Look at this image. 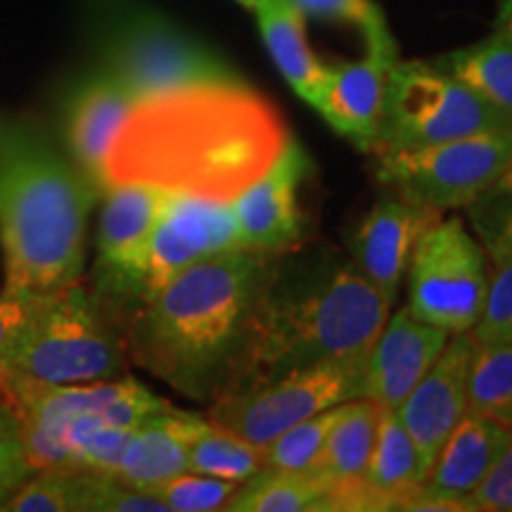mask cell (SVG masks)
I'll return each mask as SVG.
<instances>
[{
  "mask_svg": "<svg viewBox=\"0 0 512 512\" xmlns=\"http://www.w3.org/2000/svg\"><path fill=\"white\" fill-rule=\"evenodd\" d=\"M311 159L297 140H287L275 162L235 197L233 214L240 242L259 252H290L304 242V214L299 190Z\"/></svg>",
  "mask_w": 512,
  "mask_h": 512,
  "instance_id": "5bb4252c",
  "label": "cell"
},
{
  "mask_svg": "<svg viewBox=\"0 0 512 512\" xmlns=\"http://www.w3.org/2000/svg\"><path fill=\"white\" fill-rule=\"evenodd\" d=\"M470 335L475 342L512 344V264H498L491 271L482 316L477 318Z\"/></svg>",
  "mask_w": 512,
  "mask_h": 512,
  "instance_id": "e575fe53",
  "label": "cell"
},
{
  "mask_svg": "<svg viewBox=\"0 0 512 512\" xmlns=\"http://www.w3.org/2000/svg\"><path fill=\"white\" fill-rule=\"evenodd\" d=\"M439 216V211L420 207L387 190L377 197L349 238L351 261L387 304H394L399 297L401 278L406 275L415 242Z\"/></svg>",
  "mask_w": 512,
  "mask_h": 512,
  "instance_id": "9a60e30c",
  "label": "cell"
},
{
  "mask_svg": "<svg viewBox=\"0 0 512 512\" xmlns=\"http://www.w3.org/2000/svg\"><path fill=\"white\" fill-rule=\"evenodd\" d=\"M389 309L354 261L332 247L302 242L283 252L256 309L233 392L330 358L366 354Z\"/></svg>",
  "mask_w": 512,
  "mask_h": 512,
  "instance_id": "277c9868",
  "label": "cell"
},
{
  "mask_svg": "<svg viewBox=\"0 0 512 512\" xmlns=\"http://www.w3.org/2000/svg\"><path fill=\"white\" fill-rule=\"evenodd\" d=\"M280 256L245 247L214 256L131 306L119 316L128 363L192 401L233 392Z\"/></svg>",
  "mask_w": 512,
  "mask_h": 512,
  "instance_id": "7a4b0ae2",
  "label": "cell"
},
{
  "mask_svg": "<svg viewBox=\"0 0 512 512\" xmlns=\"http://www.w3.org/2000/svg\"><path fill=\"white\" fill-rule=\"evenodd\" d=\"M235 3L242 5V8H245V10H254V8H256V3H259V0H235Z\"/></svg>",
  "mask_w": 512,
  "mask_h": 512,
  "instance_id": "b9f144b4",
  "label": "cell"
},
{
  "mask_svg": "<svg viewBox=\"0 0 512 512\" xmlns=\"http://www.w3.org/2000/svg\"><path fill=\"white\" fill-rule=\"evenodd\" d=\"M396 60L399 50L394 41L368 46V53L361 60L330 67L328 83L316 110L339 136L368 155L375 152L389 72Z\"/></svg>",
  "mask_w": 512,
  "mask_h": 512,
  "instance_id": "e0dca14e",
  "label": "cell"
},
{
  "mask_svg": "<svg viewBox=\"0 0 512 512\" xmlns=\"http://www.w3.org/2000/svg\"><path fill=\"white\" fill-rule=\"evenodd\" d=\"M366 354L330 358L223 394L209 403L207 418L256 446L271 444L297 422L361 399L366 389Z\"/></svg>",
  "mask_w": 512,
  "mask_h": 512,
  "instance_id": "9c48e42d",
  "label": "cell"
},
{
  "mask_svg": "<svg viewBox=\"0 0 512 512\" xmlns=\"http://www.w3.org/2000/svg\"><path fill=\"white\" fill-rule=\"evenodd\" d=\"M292 3L306 19L349 24L358 29L366 46L394 43L384 12L375 0H292Z\"/></svg>",
  "mask_w": 512,
  "mask_h": 512,
  "instance_id": "836d02e7",
  "label": "cell"
},
{
  "mask_svg": "<svg viewBox=\"0 0 512 512\" xmlns=\"http://www.w3.org/2000/svg\"><path fill=\"white\" fill-rule=\"evenodd\" d=\"M510 439L512 427L465 413L439 448L420 494L467 498L489 477Z\"/></svg>",
  "mask_w": 512,
  "mask_h": 512,
  "instance_id": "ffe728a7",
  "label": "cell"
},
{
  "mask_svg": "<svg viewBox=\"0 0 512 512\" xmlns=\"http://www.w3.org/2000/svg\"><path fill=\"white\" fill-rule=\"evenodd\" d=\"M465 501L472 512H512V439L489 477Z\"/></svg>",
  "mask_w": 512,
  "mask_h": 512,
  "instance_id": "8d00e7d4",
  "label": "cell"
},
{
  "mask_svg": "<svg viewBox=\"0 0 512 512\" xmlns=\"http://www.w3.org/2000/svg\"><path fill=\"white\" fill-rule=\"evenodd\" d=\"M79 512H169L157 496L102 472H79Z\"/></svg>",
  "mask_w": 512,
  "mask_h": 512,
  "instance_id": "d6a6232c",
  "label": "cell"
},
{
  "mask_svg": "<svg viewBox=\"0 0 512 512\" xmlns=\"http://www.w3.org/2000/svg\"><path fill=\"white\" fill-rule=\"evenodd\" d=\"M240 482L200 475V472H183L166 482L147 489V494L157 496L169 512H211L223 510L230 496L238 491Z\"/></svg>",
  "mask_w": 512,
  "mask_h": 512,
  "instance_id": "1f68e13d",
  "label": "cell"
},
{
  "mask_svg": "<svg viewBox=\"0 0 512 512\" xmlns=\"http://www.w3.org/2000/svg\"><path fill=\"white\" fill-rule=\"evenodd\" d=\"M494 31L508 36L512 41V0H496Z\"/></svg>",
  "mask_w": 512,
  "mask_h": 512,
  "instance_id": "f35d334b",
  "label": "cell"
},
{
  "mask_svg": "<svg viewBox=\"0 0 512 512\" xmlns=\"http://www.w3.org/2000/svg\"><path fill=\"white\" fill-rule=\"evenodd\" d=\"M226 512H328V482L313 470H261L238 486Z\"/></svg>",
  "mask_w": 512,
  "mask_h": 512,
  "instance_id": "484cf974",
  "label": "cell"
},
{
  "mask_svg": "<svg viewBox=\"0 0 512 512\" xmlns=\"http://www.w3.org/2000/svg\"><path fill=\"white\" fill-rule=\"evenodd\" d=\"M496 188H503V190H512V164L508 166V171L501 176V181L496 183Z\"/></svg>",
  "mask_w": 512,
  "mask_h": 512,
  "instance_id": "ab89813d",
  "label": "cell"
},
{
  "mask_svg": "<svg viewBox=\"0 0 512 512\" xmlns=\"http://www.w3.org/2000/svg\"><path fill=\"white\" fill-rule=\"evenodd\" d=\"M188 470L242 484L264 470V451L252 441L207 422L188 446Z\"/></svg>",
  "mask_w": 512,
  "mask_h": 512,
  "instance_id": "83f0119b",
  "label": "cell"
},
{
  "mask_svg": "<svg viewBox=\"0 0 512 512\" xmlns=\"http://www.w3.org/2000/svg\"><path fill=\"white\" fill-rule=\"evenodd\" d=\"M5 512H79V472L38 470L0 505Z\"/></svg>",
  "mask_w": 512,
  "mask_h": 512,
  "instance_id": "4dcf8cb0",
  "label": "cell"
},
{
  "mask_svg": "<svg viewBox=\"0 0 512 512\" xmlns=\"http://www.w3.org/2000/svg\"><path fill=\"white\" fill-rule=\"evenodd\" d=\"M382 411V406L366 396L344 403L342 415L330 430L318 458L309 467L328 482V489L363 482L370 456H373Z\"/></svg>",
  "mask_w": 512,
  "mask_h": 512,
  "instance_id": "cb8c5ba5",
  "label": "cell"
},
{
  "mask_svg": "<svg viewBox=\"0 0 512 512\" xmlns=\"http://www.w3.org/2000/svg\"><path fill=\"white\" fill-rule=\"evenodd\" d=\"M126 366L117 313L79 280L34 297L22 332L0 358V394L114 380L126 375Z\"/></svg>",
  "mask_w": 512,
  "mask_h": 512,
  "instance_id": "8992f818",
  "label": "cell"
},
{
  "mask_svg": "<svg viewBox=\"0 0 512 512\" xmlns=\"http://www.w3.org/2000/svg\"><path fill=\"white\" fill-rule=\"evenodd\" d=\"M465 214L494 266L512 264V190L494 185L467 204Z\"/></svg>",
  "mask_w": 512,
  "mask_h": 512,
  "instance_id": "f546056e",
  "label": "cell"
},
{
  "mask_svg": "<svg viewBox=\"0 0 512 512\" xmlns=\"http://www.w3.org/2000/svg\"><path fill=\"white\" fill-rule=\"evenodd\" d=\"M5 406L17 422L31 470L114 475L126 441L150 415L171 411L131 375L62 387H15Z\"/></svg>",
  "mask_w": 512,
  "mask_h": 512,
  "instance_id": "5b68a950",
  "label": "cell"
},
{
  "mask_svg": "<svg viewBox=\"0 0 512 512\" xmlns=\"http://www.w3.org/2000/svg\"><path fill=\"white\" fill-rule=\"evenodd\" d=\"M375 159L377 181L403 200L439 214L465 209L494 188L512 164V126Z\"/></svg>",
  "mask_w": 512,
  "mask_h": 512,
  "instance_id": "30bf717a",
  "label": "cell"
},
{
  "mask_svg": "<svg viewBox=\"0 0 512 512\" xmlns=\"http://www.w3.org/2000/svg\"><path fill=\"white\" fill-rule=\"evenodd\" d=\"M512 126V119L430 60H396L373 155L418 150Z\"/></svg>",
  "mask_w": 512,
  "mask_h": 512,
  "instance_id": "ba28073f",
  "label": "cell"
},
{
  "mask_svg": "<svg viewBox=\"0 0 512 512\" xmlns=\"http://www.w3.org/2000/svg\"><path fill=\"white\" fill-rule=\"evenodd\" d=\"M484 247L460 216H439L415 242L406 266L408 304L415 318L448 335L470 332L489 292Z\"/></svg>",
  "mask_w": 512,
  "mask_h": 512,
  "instance_id": "8fae6325",
  "label": "cell"
},
{
  "mask_svg": "<svg viewBox=\"0 0 512 512\" xmlns=\"http://www.w3.org/2000/svg\"><path fill=\"white\" fill-rule=\"evenodd\" d=\"M425 479L418 448L403 427L399 413L382 411L373 456L363 477L377 512L406 508V503L420 494Z\"/></svg>",
  "mask_w": 512,
  "mask_h": 512,
  "instance_id": "603a6c76",
  "label": "cell"
},
{
  "mask_svg": "<svg viewBox=\"0 0 512 512\" xmlns=\"http://www.w3.org/2000/svg\"><path fill=\"white\" fill-rule=\"evenodd\" d=\"M162 202L164 190L143 183H119L105 190L93 292L117 318L140 297L147 247Z\"/></svg>",
  "mask_w": 512,
  "mask_h": 512,
  "instance_id": "4fadbf2b",
  "label": "cell"
},
{
  "mask_svg": "<svg viewBox=\"0 0 512 512\" xmlns=\"http://www.w3.org/2000/svg\"><path fill=\"white\" fill-rule=\"evenodd\" d=\"M448 337L446 330L415 318L408 309L396 311L366 354L363 396L384 411H396L434 366Z\"/></svg>",
  "mask_w": 512,
  "mask_h": 512,
  "instance_id": "ac0fdd59",
  "label": "cell"
},
{
  "mask_svg": "<svg viewBox=\"0 0 512 512\" xmlns=\"http://www.w3.org/2000/svg\"><path fill=\"white\" fill-rule=\"evenodd\" d=\"M252 12L275 69L306 105L318 110L330 64L313 53L306 38V17L292 0H259Z\"/></svg>",
  "mask_w": 512,
  "mask_h": 512,
  "instance_id": "7402d4cb",
  "label": "cell"
},
{
  "mask_svg": "<svg viewBox=\"0 0 512 512\" xmlns=\"http://www.w3.org/2000/svg\"><path fill=\"white\" fill-rule=\"evenodd\" d=\"M98 195V185L36 121L0 114L5 292L41 297L79 283Z\"/></svg>",
  "mask_w": 512,
  "mask_h": 512,
  "instance_id": "3957f363",
  "label": "cell"
},
{
  "mask_svg": "<svg viewBox=\"0 0 512 512\" xmlns=\"http://www.w3.org/2000/svg\"><path fill=\"white\" fill-rule=\"evenodd\" d=\"M467 413L512 427L510 342H475L467 368Z\"/></svg>",
  "mask_w": 512,
  "mask_h": 512,
  "instance_id": "4316f807",
  "label": "cell"
},
{
  "mask_svg": "<svg viewBox=\"0 0 512 512\" xmlns=\"http://www.w3.org/2000/svg\"><path fill=\"white\" fill-rule=\"evenodd\" d=\"M235 249H242V242L233 204L164 190L162 209L147 247L138 302L157 294L190 266Z\"/></svg>",
  "mask_w": 512,
  "mask_h": 512,
  "instance_id": "7c38bea8",
  "label": "cell"
},
{
  "mask_svg": "<svg viewBox=\"0 0 512 512\" xmlns=\"http://www.w3.org/2000/svg\"><path fill=\"white\" fill-rule=\"evenodd\" d=\"M100 72L147 100L200 83L235 79L207 46L138 0H91Z\"/></svg>",
  "mask_w": 512,
  "mask_h": 512,
  "instance_id": "52a82bcc",
  "label": "cell"
},
{
  "mask_svg": "<svg viewBox=\"0 0 512 512\" xmlns=\"http://www.w3.org/2000/svg\"><path fill=\"white\" fill-rule=\"evenodd\" d=\"M34 475L27 451L19 439L15 418L0 425V505Z\"/></svg>",
  "mask_w": 512,
  "mask_h": 512,
  "instance_id": "d590c367",
  "label": "cell"
},
{
  "mask_svg": "<svg viewBox=\"0 0 512 512\" xmlns=\"http://www.w3.org/2000/svg\"><path fill=\"white\" fill-rule=\"evenodd\" d=\"M207 418L178 408L150 415L126 441L114 477L136 489H152L166 479L188 472V446L207 427Z\"/></svg>",
  "mask_w": 512,
  "mask_h": 512,
  "instance_id": "44dd1931",
  "label": "cell"
},
{
  "mask_svg": "<svg viewBox=\"0 0 512 512\" xmlns=\"http://www.w3.org/2000/svg\"><path fill=\"white\" fill-rule=\"evenodd\" d=\"M430 62L512 119V41L508 36L494 31L482 41L432 57Z\"/></svg>",
  "mask_w": 512,
  "mask_h": 512,
  "instance_id": "d4e9b609",
  "label": "cell"
},
{
  "mask_svg": "<svg viewBox=\"0 0 512 512\" xmlns=\"http://www.w3.org/2000/svg\"><path fill=\"white\" fill-rule=\"evenodd\" d=\"M290 140L283 117L240 76L138 100L114 138L105 190L143 183L233 202Z\"/></svg>",
  "mask_w": 512,
  "mask_h": 512,
  "instance_id": "6da1fadb",
  "label": "cell"
},
{
  "mask_svg": "<svg viewBox=\"0 0 512 512\" xmlns=\"http://www.w3.org/2000/svg\"><path fill=\"white\" fill-rule=\"evenodd\" d=\"M136 98L105 72L83 79L67 102L69 155L79 169L105 192V169L119 128L131 114Z\"/></svg>",
  "mask_w": 512,
  "mask_h": 512,
  "instance_id": "d6986e66",
  "label": "cell"
},
{
  "mask_svg": "<svg viewBox=\"0 0 512 512\" xmlns=\"http://www.w3.org/2000/svg\"><path fill=\"white\" fill-rule=\"evenodd\" d=\"M342 411L344 403L332 406L328 411H320L311 415V418L297 422L280 437H275L271 444L261 446V451H264V470H309Z\"/></svg>",
  "mask_w": 512,
  "mask_h": 512,
  "instance_id": "f1b7e54d",
  "label": "cell"
},
{
  "mask_svg": "<svg viewBox=\"0 0 512 512\" xmlns=\"http://www.w3.org/2000/svg\"><path fill=\"white\" fill-rule=\"evenodd\" d=\"M8 420H12V413L8 411V406H5V401L0 399V425H5Z\"/></svg>",
  "mask_w": 512,
  "mask_h": 512,
  "instance_id": "60d3db41",
  "label": "cell"
},
{
  "mask_svg": "<svg viewBox=\"0 0 512 512\" xmlns=\"http://www.w3.org/2000/svg\"><path fill=\"white\" fill-rule=\"evenodd\" d=\"M34 297H19V294L0 292V358L12 347L24 323H27Z\"/></svg>",
  "mask_w": 512,
  "mask_h": 512,
  "instance_id": "74e56055",
  "label": "cell"
},
{
  "mask_svg": "<svg viewBox=\"0 0 512 512\" xmlns=\"http://www.w3.org/2000/svg\"><path fill=\"white\" fill-rule=\"evenodd\" d=\"M472 347L475 339L470 332H456L448 337L434 366L396 408L403 427L418 448L425 475H430L439 448L467 413V368Z\"/></svg>",
  "mask_w": 512,
  "mask_h": 512,
  "instance_id": "2e32d148",
  "label": "cell"
}]
</instances>
